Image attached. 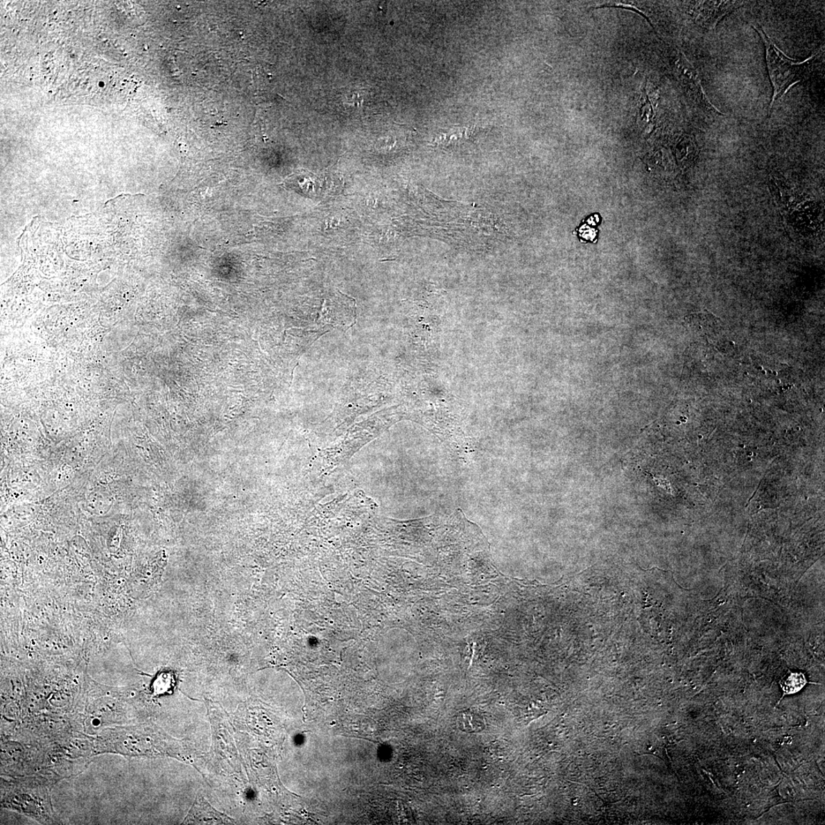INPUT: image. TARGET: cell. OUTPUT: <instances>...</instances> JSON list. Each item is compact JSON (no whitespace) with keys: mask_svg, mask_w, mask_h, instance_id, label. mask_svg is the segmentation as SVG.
<instances>
[{"mask_svg":"<svg viewBox=\"0 0 825 825\" xmlns=\"http://www.w3.org/2000/svg\"><path fill=\"white\" fill-rule=\"evenodd\" d=\"M230 817L216 810L202 797H198L185 822L194 824H229Z\"/></svg>","mask_w":825,"mask_h":825,"instance_id":"3","label":"cell"},{"mask_svg":"<svg viewBox=\"0 0 825 825\" xmlns=\"http://www.w3.org/2000/svg\"><path fill=\"white\" fill-rule=\"evenodd\" d=\"M477 714L474 713H464L460 718V722L463 729L466 731H477V730H482L484 729V722Z\"/></svg>","mask_w":825,"mask_h":825,"instance_id":"6","label":"cell"},{"mask_svg":"<svg viewBox=\"0 0 825 825\" xmlns=\"http://www.w3.org/2000/svg\"><path fill=\"white\" fill-rule=\"evenodd\" d=\"M807 684L806 676L801 672H789L780 681L785 695L796 694L801 691Z\"/></svg>","mask_w":825,"mask_h":825,"instance_id":"5","label":"cell"},{"mask_svg":"<svg viewBox=\"0 0 825 825\" xmlns=\"http://www.w3.org/2000/svg\"><path fill=\"white\" fill-rule=\"evenodd\" d=\"M756 29L762 35L765 46H766L770 78L774 89L770 105V110H772L776 102L781 99L792 86L808 78L812 59L809 58L804 62L792 61L776 47L762 28H756Z\"/></svg>","mask_w":825,"mask_h":825,"instance_id":"1","label":"cell"},{"mask_svg":"<svg viewBox=\"0 0 825 825\" xmlns=\"http://www.w3.org/2000/svg\"><path fill=\"white\" fill-rule=\"evenodd\" d=\"M207 706L208 713L213 724L214 752L217 757H220L223 762L229 765L232 771L236 772L239 767L238 758L228 720L220 713V709L214 704Z\"/></svg>","mask_w":825,"mask_h":825,"instance_id":"2","label":"cell"},{"mask_svg":"<svg viewBox=\"0 0 825 825\" xmlns=\"http://www.w3.org/2000/svg\"><path fill=\"white\" fill-rule=\"evenodd\" d=\"M306 171H303L302 173V172H297V174L292 175L285 182L286 186L304 195L312 194L316 186H315V183L313 181L312 175H306Z\"/></svg>","mask_w":825,"mask_h":825,"instance_id":"4","label":"cell"}]
</instances>
